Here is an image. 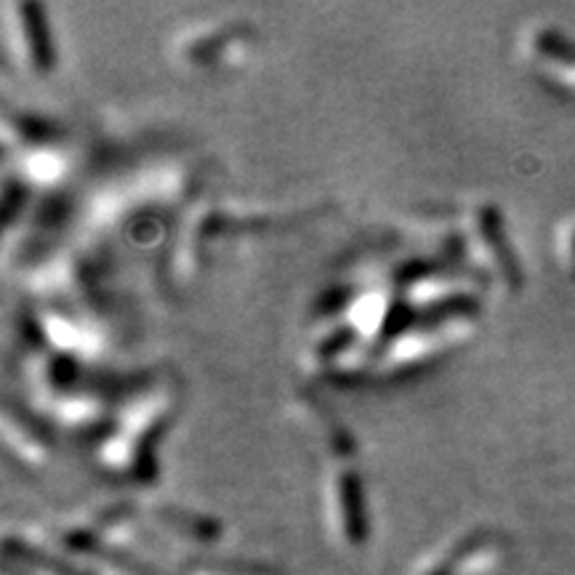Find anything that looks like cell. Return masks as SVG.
Wrapping results in <instances>:
<instances>
[{"label": "cell", "instance_id": "cell-1", "mask_svg": "<svg viewBox=\"0 0 575 575\" xmlns=\"http://www.w3.org/2000/svg\"><path fill=\"white\" fill-rule=\"evenodd\" d=\"M173 407H176V390L171 384L147 386L133 394L131 403H125L118 416L115 430L99 447V464L104 472L120 477H152L155 474L152 453L165 426L171 424Z\"/></svg>", "mask_w": 575, "mask_h": 575}, {"label": "cell", "instance_id": "cell-2", "mask_svg": "<svg viewBox=\"0 0 575 575\" xmlns=\"http://www.w3.org/2000/svg\"><path fill=\"white\" fill-rule=\"evenodd\" d=\"M365 485L354 464L352 445L344 440L333 443V466L325 480V504L346 538L365 536Z\"/></svg>", "mask_w": 575, "mask_h": 575}, {"label": "cell", "instance_id": "cell-3", "mask_svg": "<svg viewBox=\"0 0 575 575\" xmlns=\"http://www.w3.org/2000/svg\"><path fill=\"white\" fill-rule=\"evenodd\" d=\"M6 13L11 17L9 32L22 70L36 78L49 75L57 57H53V40L49 24H46V11L36 3H11L6 6Z\"/></svg>", "mask_w": 575, "mask_h": 575}, {"label": "cell", "instance_id": "cell-4", "mask_svg": "<svg viewBox=\"0 0 575 575\" xmlns=\"http://www.w3.org/2000/svg\"><path fill=\"white\" fill-rule=\"evenodd\" d=\"M251 30L243 24L230 27H205V30L184 32L176 43V59L190 67H216L224 53H235L245 49Z\"/></svg>", "mask_w": 575, "mask_h": 575}, {"label": "cell", "instance_id": "cell-5", "mask_svg": "<svg viewBox=\"0 0 575 575\" xmlns=\"http://www.w3.org/2000/svg\"><path fill=\"white\" fill-rule=\"evenodd\" d=\"M466 245H470L474 253L477 270H483L485 275H491V256H493L498 259L506 283H512L514 266L510 264V253H506L504 243H501L498 213L491 209V203H480L470 211V235H466Z\"/></svg>", "mask_w": 575, "mask_h": 575}, {"label": "cell", "instance_id": "cell-6", "mask_svg": "<svg viewBox=\"0 0 575 575\" xmlns=\"http://www.w3.org/2000/svg\"><path fill=\"white\" fill-rule=\"evenodd\" d=\"M3 434H6V443H9V451L17 453L22 464H30V466L49 464L53 443L36 418L22 416V413L17 416L13 405H6Z\"/></svg>", "mask_w": 575, "mask_h": 575}]
</instances>
